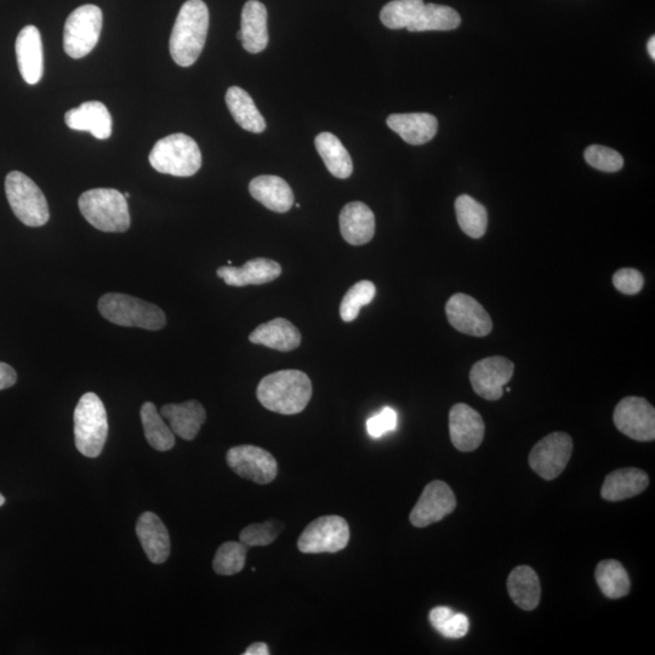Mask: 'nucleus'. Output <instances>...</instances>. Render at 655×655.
I'll list each match as a JSON object with an SVG mask.
<instances>
[{"mask_svg":"<svg viewBox=\"0 0 655 655\" xmlns=\"http://www.w3.org/2000/svg\"><path fill=\"white\" fill-rule=\"evenodd\" d=\"M423 0H393L381 10V22L391 30L407 28L424 7Z\"/></svg>","mask_w":655,"mask_h":655,"instance_id":"obj_36","label":"nucleus"},{"mask_svg":"<svg viewBox=\"0 0 655 655\" xmlns=\"http://www.w3.org/2000/svg\"><path fill=\"white\" fill-rule=\"evenodd\" d=\"M511 600L523 611H533L540 603L541 586L537 572L529 566H518L508 578Z\"/></svg>","mask_w":655,"mask_h":655,"instance_id":"obj_28","label":"nucleus"},{"mask_svg":"<svg viewBox=\"0 0 655 655\" xmlns=\"http://www.w3.org/2000/svg\"><path fill=\"white\" fill-rule=\"evenodd\" d=\"M389 128L395 131L409 145H425L435 138L438 121L430 113H397L386 121Z\"/></svg>","mask_w":655,"mask_h":655,"instance_id":"obj_23","label":"nucleus"},{"mask_svg":"<svg viewBox=\"0 0 655 655\" xmlns=\"http://www.w3.org/2000/svg\"><path fill=\"white\" fill-rule=\"evenodd\" d=\"M99 311L108 322L121 327L161 330L167 324L161 307L127 294L108 293L102 296Z\"/></svg>","mask_w":655,"mask_h":655,"instance_id":"obj_4","label":"nucleus"},{"mask_svg":"<svg viewBox=\"0 0 655 655\" xmlns=\"http://www.w3.org/2000/svg\"><path fill=\"white\" fill-rule=\"evenodd\" d=\"M648 484L649 477L645 471L636 467H626L606 477L601 495L607 501H622L645 492Z\"/></svg>","mask_w":655,"mask_h":655,"instance_id":"obj_27","label":"nucleus"},{"mask_svg":"<svg viewBox=\"0 0 655 655\" xmlns=\"http://www.w3.org/2000/svg\"><path fill=\"white\" fill-rule=\"evenodd\" d=\"M124 197L128 199V198L130 197V193L125 192V193H124Z\"/></svg>","mask_w":655,"mask_h":655,"instance_id":"obj_48","label":"nucleus"},{"mask_svg":"<svg viewBox=\"0 0 655 655\" xmlns=\"http://www.w3.org/2000/svg\"><path fill=\"white\" fill-rule=\"evenodd\" d=\"M461 24V17L446 5L424 4L423 9L407 27L409 32L452 31Z\"/></svg>","mask_w":655,"mask_h":655,"instance_id":"obj_31","label":"nucleus"},{"mask_svg":"<svg viewBox=\"0 0 655 655\" xmlns=\"http://www.w3.org/2000/svg\"><path fill=\"white\" fill-rule=\"evenodd\" d=\"M216 273L230 287L261 286L276 281L282 275V266L271 259L256 258L242 267L222 266Z\"/></svg>","mask_w":655,"mask_h":655,"instance_id":"obj_18","label":"nucleus"},{"mask_svg":"<svg viewBox=\"0 0 655 655\" xmlns=\"http://www.w3.org/2000/svg\"><path fill=\"white\" fill-rule=\"evenodd\" d=\"M647 47H648L649 56H651V58L655 60V37L649 39Z\"/></svg>","mask_w":655,"mask_h":655,"instance_id":"obj_45","label":"nucleus"},{"mask_svg":"<svg viewBox=\"0 0 655 655\" xmlns=\"http://www.w3.org/2000/svg\"><path fill=\"white\" fill-rule=\"evenodd\" d=\"M104 16L99 7L83 5L68 16L64 31V49L72 59H82L99 43Z\"/></svg>","mask_w":655,"mask_h":655,"instance_id":"obj_8","label":"nucleus"},{"mask_svg":"<svg viewBox=\"0 0 655 655\" xmlns=\"http://www.w3.org/2000/svg\"><path fill=\"white\" fill-rule=\"evenodd\" d=\"M249 341L255 345L270 347L272 350L289 352L298 349L301 344V334L292 322L279 317L260 324L249 335Z\"/></svg>","mask_w":655,"mask_h":655,"instance_id":"obj_25","label":"nucleus"},{"mask_svg":"<svg viewBox=\"0 0 655 655\" xmlns=\"http://www.w3.org/2000/svg\"><path fill=\"white\" fill-rule=\"evenodd\" d=\"M17 65L27 84L39 83L43 77L44 58L41 32L37 27L26 26L16 39Z\"/></svg>","mask_w":655,"mask_h":655,"instance_id":"obj_17","label":"nucleus"},{"mask_svg":"<svg viewBox=\"0 0 655 655\" xmlns=\"http://www.w3.org/2000/svg\"><path fill=\"white\" fill-rule=\"evenodd\" d=\"M5 193L11 210L22 224L41 227L50 218L49 205L36 182L20 172H11L5 179Z\"/></svg>","mask_w":655,"mask_h":655,"instance_id":"obj_7","label":"nucleus"},{"mask_svg":"<svg viewBox=\"0 0 655 655\" xmlns=\"http://www.w3.org/2000/svg\"><path fill=\"white\" fill-rule=\"evenodd\" d=\"M237 38L239 39V41H242V33H241V31H239V32L237 33Z\"/></svg>","mask_w":655,"mask_h":655,"instance_id":"obj_47","label":"nucleus"},{"mask_svg":"<svg viewBox=\"0 0 655 655\" xmlns=\"http://www.w3.org/2000/svg\"><path fill=\"white\" fill-rule=\"evenodd\" d=\"M78 205L85 220L99 231L122 233L129 230L131 220L127 198L115 189L84 192Z\"/></svg>","mask_w":655,"mask_h":655,"instance_id":"obj_3","label":"nucleus"},{"mask_svg":"<svg viewBox=\"0 0 655 655\" xmlns=\"http://www.w3.org/2000/svg\"><path fill=\"white\" fill-rule=\"evenodd\" d=\"M142 426L148 444L159 452H167L175 446V435L165 424L162 414L152 402H146L140 410Z\"/></svg>","mask_w":655,"mask_h":655,"instance_id":"obj_32","label":"nucleus"},{"mask_svg":"<svg viewBox=\"0 0 655 655\" xmlns=\"http://www.w3.org/2000/svg\"><path fill=\"white\" fill-rule=\"evenodd\" d=\"M446 313L449 323L458 332L482 338L492 332L489 313L470 295L455 294L448 300Z\"/></svg>","mask_w":655,"mask_h":655,"instance_id":"obj_15","label":"nucleus"},{"mask_svg":"<svg viewBox=\"0 0 655 655\" xmlns=\"http://www.w3.org/2000/svg\"><path fill=\"white\" fill-rule=\"evenodd\" d=\"M315 144L329 173L338 179H349L353 172V163L350 153L341 141L332 133H321Z\"/></svg>","mask_w":655,"mask_h":655,"instance_id":"obj_30","label":"nucleus"},{"mask_svg":"<svg viewBox=\"0 0 655 655\" xmlns=\"http://www.w3.org/2000/svg\"><path fill=\"white\" fill-rule=\"evenodd\" d=\"M455 213L465 235L474 239L484 236L488 226V214L486 208L476 199L467 195L458 197L455 201Z\"/></svg>","mask_w":655,"mask_h":655,"instance_id":"obj_34","label":"nucleus"},{"mask_svg":"<svg viewBox=\"0 0 655 655\" xmlns=\"http://www.w3.org/2000/svg\"><path fill=\"white\" fill-rule=\"evenodd\" d=\"M486 426L480 413L465 403H458L449 412V434L460 452H474L481 446Z\"/></svg>","mask_w":655,"mask_h":655,"instance_id":"obj_16","label":"nucleus"},{"mask_svg":"<svg viewBox=\"0 0 655 655\" xmlns=\"http://www.w3.org/2000/svg\"><path fill=\"white\" fill-rule=\"evenodd\" d=\"M136 534L145 550L148 560L161 565L170 555V537L161 518L153 512H145L136 523Z\"/></svg>","mask_w":655,"mask_h":655,"instance_id":"obj_21","label":"nucleus"},{"mask_svg":"<svg viewBox=\"0 0 655 655\" xmlns=\"http://www.w3.org/2000/svg\"><path fill=\"white\" fill-rule=\"evenodd\" d=\"M226 105L239 127L250 133L260 134L266 129L265 118L246 90L232 87L226 93Z\"/></svg>","mask_w":655,"mask_h":655,"instance_id":"obj_29","label":"nucleus"},{"mask_svg":"<svg viewBox=\"0 0 655 655\" xmlns=\"http://www.w3.org/2000/svg\"><path fill=\"white\" fill-rule=\"evenodd\" d=\"M150 163L158 173L190 178L202 167V153L190 136L173 134L157 141L150 153Z\"/></svg>","mask_w":655,"mask_h":655,"instance_id":"obj_6","label":"nucleus"},{"mask_svg":"<svg viewBox=\"0 0 655 655\" xmlns=\"http://www.w3.org/2000/svg\"><path fill=\"white\" fill-rule=\"evenodd\" d=\"M227 464L238 476L258 484H269L275 480L278 465L275 457L265 449L256 446H237L227 452Z\"/></svg>","mask_w":655,"mask_h":655,"instance_id":"obj_12","label":"nucleus"},{"mask_svg":"<svg viewBox=\"0 0 655 655\" xmlns=\"http://www.w3.org/2000/svg\"><path fill=\"white\" fill-rule=\"evenodd\" d=\"M643 283H645V279H643L641 272L635 269H622L615 272V275L613 276L614 287L617 288L620 293L626 295L640 293L643 288Z\"/></svg>","mask_w":655,"mask_h":655,"instance_id":"obj_42","label":"nucleus"},{"mask_svg":"<svg viewBox=\"0 0 655 655\" xmlns=\"http://www.w3.org/2000/svg\"><path fill=\"white\" fill-rule=\"evenodd\" d=\"M613 420L617 429L632 440L654 441L655 410L645 398H624L615 407Z\"/></svg>","mask_w":655,"mask_h":655,"instance_id":"obj_11","label":"nucleus"},{"mask_svg":"<svg viewBox=\"0 0 655 655\" xmlns=\"http://www.w3.org/2000/svg\"><path fill=\"white\" fill-rule=\"evenodd\" d=\"M350 541V527L340 516H322L305 528L298 540L303 554H335Z\"/></svg>","mask_w":655,"mask_h":655,"instance_id":"obj_9","label":"nucleus"},{"mask_svg":"<svg viewBox=\"0 0 655 655\" xmlns=\"http://www.w3.org/2000/svg\"><path fill=\"white\" fill-rule=\"evenodd\" d=\"M65 122L68 128L88 131L98 140H107L112 135V117L107 107L99 101L84 102L68 111Z\"/></svg>","mask_w":655,"mask_h":655,"instance_id":"obj_19","label":"nucleus"},{"mask_svg":"<svg viewBox=\"0 0 655 655\" xmlns=\"http://www.w3.org/2000/svg\"><path fill=\"white\" fill-rule=\"evenodd\" d=\"M161 414L168 421L174 435L185 441L195 440L207 419L204 407L195 400L179 404H165L161 409Z\"/></svg>","mask_w":655,"mask_h":655,"instance_id":"obj_22","label":"nucleus"},{"mask_svg":"<svg viewBox=\"0 0 655 655\" xmlns=\"http://www.w3.org/2000/svg\"><path fill=\"white\" fill-rule=\"evenodd\" d=\"M242 45L250 54H259L269 44L267 10L258 0H249L242 11Z\"/></svg>","mask_w":655,"mask_h":655,"instance_id":"obj_26","label":"nucleus"},{"mask_svg":"<svg viewBox=\"0 0 655 655\" xmlns=\"http://www.w3.org/2000/svg\"><path fill=\"white\" fill-rule=\"evenodd\" d=\"M4 503H5V498L3 497L2 493H0V508H2Z\"/></svg>","mask_w":655,"mask_h":655,"instance_id":"obj_46","label":"nucleus"},{"mask_svg":"<svg viewBox=\"0 0 655 655\" xmlns=\"http://www.w3.org/2000/svg\"><path fill=\"white\" fill-rule=\"evenodd\" d=\"M108 436V419L104 403L93 392L85 393L74 410V440L79 453L98 458Z\"/></svg>","mask_w":655,"mask_h":655,"instance_id":"obj_5","label":"nucleus"},{"mask_svg":"<svg viewBox=\"0 0 655 655\" xmlns=\"http://www.w3.org/2000/svg\"><path fill=\"white\" fill-rule=\"evenodd\" d=\"M585 161L592 168L605 173H617L624 167V158L617 151L605 146L594 145L586 148Z\"/></svg>","mask_w":655,"mask_h":655,"instance_id":"obj_40","label":"nucleus"},{"mask_svg":"<svg viewBox=\"0 0 655 655\" xmlns=\"http://www.w3.org/2000/svg\"><path fill=\"white\" fill-rule=\"evenodd\" d=\"M398 415L395 409L385 407L380 413L367 420L368 435L373 438L383 437L387 432L395 431Z\"/></svg>","mask_w":655,"mask_h":655,"instance_id":"obj_41","label":"nucleus"},{"mask_svg":"<svg viewBox=\"0 0 655 655\" xmlns=\"http://www.w3.org/2000/svg\"><path fill=\"white\" fill-rule=\"evenodd\" d=\"M270 648L264 642L253 643L252 646L247 648V651L243 655H269Z\"/></svg>","mask_w":655,"mask_h":655,"instance_id":"obj_44","label":"nucleus"},{"mask_svg":"<svg viewBox=\"0 0 655 655\" xmlns=\"http://www.w3.org/2000/svg\"><path fill=\"white\" fill-rule=\"evenodd\" d=\"M377 295L375 284L370 281H361L352 286L345 294L340 304V316L344 322L355 321L363 306H367Z\"/></svg>","mask_w":655,"mask_h":655,"instance_id":"obj_37","label":"nucleus"},{"mask_svg":"<svg viewBox=\"0 0 655 655\" xmlns=\"http://www.w3.org/2000/svg\"><path fill=\"white\" fill-rule=\"evenodd\" d=\"M283 523L279 522H264L249 524L239 534L241 543L247 548H255V546H267L273 543L281 533Z\"/></svg>","mask_w":655,"mask_h":655,"instance_id":"obj_39","label":"nucleus"},{"mask_svg":"<svg viewBox=\"0 0 655 655\" xmlns=\"http://www.w3.org/2000/svg\"><path fill=\"white\" fill-rule=\"evenodd\" d=\"M595 578L602 594L611 600L629 595L631 588L629 574L619 561L605 560L598 563Z\"/></svg>","mask_w":655,"mask_h":655,"instance_id":"obj_33","label":"nucleus"},{"mask_svg":"<svg viewBox=\"0 0 655 655\" xmlns=\"http://www.w3.org/2000/svg\"><path fill=\"white\" fill-rule=\"evenodd\" d=\"M248 548L237 541H227L216 551L213 568L219 575H235L246 566Z\"/></svg>","mask_w":655,"mask_h":655,"instance_id":"obj_38","label":"nucleus"},{"mask_svg":"<svg viewBox=\"0 0 655 655\" xmlns=\"http://www.w3.org/2000/svg\"><path fill=\"white\" fill-rule=\"evenodd\" d=\"M209 30V10L203 0H187L176 17L169 50L176 65L190 67L202 54Z\"/></svg>","mask_w":655,"mask_h":655,"instance_id":"obj_1","label":"nucleus"},{"mask_svg":"<svg viewBox=\"0 0 655 655\" xmlns=\"http://www.w3.org/2000/svg\"><path fill=\"white\" fill-rule=\"evenodd\" d=\"M515 366L508 358L495 356L484 358L472 367V389L487 401H498L504 395V387L514 377Z\"/></svg>","mask_w":655,"mask_h":655,"instance_id":"obj_13","label":"nucleus"},{"mask_svg":"<svg viewBox=\"0 0 655 655\" xmlns=\"http://www.w3.org/2000/svg\"><path fill=\"white\" fill-rule=\"evenodd\" d=\"M340 231L351 246H363L375 235V216L372 209L362 202L346 204L340 213Z\"/></svg>","mask_w":655,"mask_h":655,"instance_id":"obj_20","label":"nucleus"},{"mask_svg":"<svg viewBox=\"0 0 655 655\" xmlns=\"http://www.w3.org/2000/svg\"><path fill=\"white\" fill-rule=\"evenodd\" d=\"M572 453V437L566 432H554L535 444L529 454V465L544 480H555L565 471Z\"/></svg>","mask_w":655,"mask_h":655,"instance_id":"obj_10","label":"nucleus"},{"mask_svg":"<svg viewBox=\"0 0 655 655\" xmlns=\"http://www.w3.org/2000/svg\"><path fill=\"white\" fill-rule=\"evenodd\" d=\"M266 409L282 415L303 412L312 397V383L300 370H279L260 381L256 391Z\"/></svg>","mask_w":655,"mask_h":655,"instance_id":"obj_2","label":"nucleus"},{"mask_svg":"<svg viewBox=\"0 0 655 655\" xmlns=\"http://www.w3.org/2000/svg\"><path fill=\"white\" fill-rule=\"evenodd\" d=\"M455 508H457V498L452 488L442 481H434L425 487L418 503L410 512L409 520L414 527H429L451 515Z\"/></svg>","mask_w":655,"mask_h":655,"instance_id":"obj_14","label":"nucleus"},{"mask_svg":"<svg viewBox=\"0 0 655 655\" xmlns=\"http://www.w3.org/2000/svg\"><path fill=\"white\" fill-rule=\"evenodd\" d=\"M17 381V374L9 364L0 362V391L9 389Z\"/></svg>","mask_w":655,"mask_h":655,"instance_id":"obj_43","label":"nucleus"},{"mask_svg":"<svg viewBox=\"0 0 655 655\" xmlns=\"http://www.w3.org/2000/svg\"><path fill=\"white\" fill-rule=\"evenodd\" d=\"M434 629L446 639L459 640L469 632V618L463 613L454 612L448 607H436L429 614Z\"/></svg>","mask_w":655,"mask_h":655,"instance_id":"obj_35","label":"nucleus"},{"mask_svg":"<svg viewBox=\"0 0 655 655\" xmlns=\"http://www.w3.org/2000/svg\"><path fill=\"white\" fill-rule=\"evenodd\" d=\"M250 195L275 213H287L294 204V193L288 182L275 175H261L250 181Z\"/></svg>","mask_w":655,"mask_h":655,"instance_id":"obj_24","label":"nucleus"}]
</instances>
